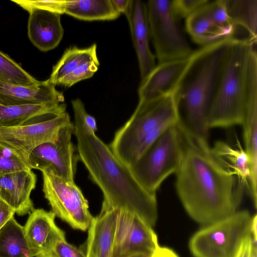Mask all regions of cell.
<instances>
[{"mask_svg":"<svg viewBox=\"0 0 257 257\" xmlns=\"http://www.w3.org/2000/svg\"><path fill=\"white\" fill-rule=\"evenodd\" d=\"M233 42L225 38L194 51L189 67L175 92L178 123L191 136L208 144V119Z\"/></svg>","mask_w":257,"mask_h":257,"instance_id":"obj_3","label":"cell"},{"mask_svg":"<svg viewBox=\"0 0 257 257\" xmlns=\"http://www.w3.org/2000/svg\"><path fill=\"white\" fill-rule=\"evenodd\" d=\"M49 79L34 86H22L0 82V102L10 105H56L64 103V96Z\"/></svg>","mask_w":257,"mask_h":257,"instance_id":"obj_17","label":"cell"},{"mask_svg":"<svg viewBox=\"0 0 257 257\" xmlns=\"http://www.w3.org/2000/svg\"><path fill=\"white\" fill-rule=\"evenodd\" d=\"M83 120L86 125L93 132L97 130L96 121L94 117L89 114L85 110L83 113Z\"/></svg>","mask_w":257,"mask_h":257,"instance_id":"obj_37","label":"cell"},{"mask_svg":"<svg viewBox=\"0 0 257 257\" xmlns=\"http://www.w3.org/2000/svg\"><path fill=\"white\" fill-rule=\"evenodd\" d=\"M26 170H31L27 161L16 151L0 143V177Z\"/></svg>","mask_w":257,"mask_h":257,"instance_id":"obj_28","label":"cell"},{"mask_svg":"<svg viewBox=\"0 0 257 257\" xmlns=\"http://www.w3.org/2000/svg\"><path fill=\"white\" fill-rule=\"evenodd\" d=\"M251 251V238L250 235L243 240L235 257H250Z\"/></svg>","mask_w":257,"mask_h":257,"instance_id":"obj_35","label":"cell"},{"mask_svg":"<svg viewBox=\"0 0 257 257\" xmlns=\"http://www.w3.org/2000/svg\"><path fill=\"white\" fill-rule=\"evenodd\" d=\"M0 257H35L24 226L14 217L0 229Z\"/></svg>","mask_w":257,"mask_h":257,"instance_id":"obj_25","label":"cell"},{"mask_svg":"<svg viewBox=\"0 0 257 257\" xmlns=\"http://www.w3.org/2000/svg\"><path fill=\"white\" fill-rule=\"evenodd\" d=\"M206 6L215 24L227 38H231L233 26L227 12L226 1H209Z\"/></svg>","mask_w":257,"mask_h":257,"instance_id":"obj_29","label":"cell"},{"mask_svg":"<svg viewBox=\"0 0 257 257\" xmlns=\"http://www.w3.org/2000/svg\"><path fill=\"white\" fill-rule=\"evenodd\" d=\"M180 158L175 172V188L186 211L205 226L237 211L242 191L236 177L213 154L209 144L191 136L177 123Z\"/></svg>","mask_w":257,"mask_h":257,"instance_id":"obj_1","label":"cell"},{"mask_svg":"<svg viewBox=\"0 0 257 257\" xmlns=\"http://www.w3.org/2000/svg\"><path fill=\"white\" fill-rule=\"evenodd\" d=\"M0 82L16 85L34 86L40 81L25 70L9 56L0 51Z\"/></svg>","mask_w":257,"mask_h":257,"instance_id":"obj_27","label":"cell"},{"mask_svg":"<svg viewBox=\"0 0 257 257\" xmlns=\"http://www.w3.org/2000/svg\"><path fill=\"white\" fill-rule=\"evenodd\" d=\"M256 45L233 39L208 115L209 128L241 125L257 104Z\"/></svg>","mask_w":257,"mask_h":257,"instance_id":"obj_4","label":"cell"},{"mask_svg":"<svg viewBox=\"0 0 257 257\" xmlns=\"http://www.w3.org/2000/svg\"><path fill=\"white\" fill-rule=\"evenodd\" d=\"M146 6L158 64L189 57L194 51L173 15L171 0H150Z\"/></svg>","mask_w":257,"mask_h":257,"instance_id":"obj_8","label":"cell"},{"mask_svg":"<svg viewBox=\"0 0 257 257\" xmlns=\"http://www.w3.org/2000/svg\"><path fill=\"white\" fill-rule=\"evenodd\" d=\"M225 1L233 26L231 38L256 45L257 1Z\"/></svg>","mask_w":257,"mask_h":257,"instance_id":"obj_20","label":"cell"},{"mask_svg":"<svg viewBox=\"0 0 257 257\" xmlns=\"http://www.w3.org/2000/svg\"><path fill=\"white\" fill-rule=\"evenodd\" d=\"M155 257H178L172 249L161 247L155 253Z\"/></svg>","mask_w":257,"mask_h":257,"instance_id":"obj_38","label":"cell"},{"mask_svg":"<svg viewBox=\"0 0 257 257\" xmlns=\"http://www.w3.org/2000/svg\"><path fill=\"white\" fill-rule=\"evenodd\" d=\"M115 227V208L103 200L88 229L86 257H111Z\"/></svg>","mask_w":257,"mask_h":257,"instance_id":"obj_18","label":"cell"},{"mask_svg":"<svg viewBox=\"0 0 257 257\" xmlns=\"http://www.w3.org/2000/svg\"><path fill=\"white\" fill-rule=\"evenodd\" d=\"M99 65L98 58L93 59L81 65L64 77L58 85L70 87L76 83L91 77L97 71Z\"/></svg>","mask_w":257,"mask_h":257,"instance_id":"obj_30","label":"cell"},{"mask_svg":"<svg viewBox=\"0 0 257 257\" xmlns=\"http://www.w3.org/2000/svg\"><path fill=\"white\" fill-rule=\"evenodd\" d=\"M115 208V227L111 257H127L137 253L155 254L160 246L152 227L138 215Z\"/></svg>","mask_w":257,"mask_h":257,"instance_id":"obj_11","label":"cell"},{"mask_svg":"<svg viewBox=\"0 0 257 257\" xmlns=\"http://www.w3.org/2000/svg\"><path fill=\"white\" fill-rule=\"evenodd\" d=\"M64 34L61 15L35 9L29 13L28 35L32 44L39 50L47 52L59 44Z\"/></svg>","mask_w":257,"mask_h":257,"instance_id":"obj_19","label":"cell"},{"mask_svg":"<svg viewBox=\"0 0 257 257\" xmlns=\"http://www.w3.org/2000/svg\"><path fill=\"white\" fill-rule=\"evenodd\" d=\"M64 103L56 105H10L0 102V128L22 125L52 113L66 111Z\"/></svg>","mask_w":257,"mask_h":257,"instance_id":"obj_21","label":"cell"},{"mask_svg":"<svg viewBox=\"0 0 257 257\" xmlns=\"http://www.w3.org/2000/svg\"><path fill=\"white\" fill-rule=\"evenodd\" d=\"M209 1V0H171L173 15L177 21L182 19H186Z\"/></svg>","mask_w":257,"mask_h":257,"instance_id":"obj_32","label":"cell"},{"mask_svg":"<svg viewBox=\"0 0 257 257\" xmlns=\"http://www.w3.org/2000/svg\"><path fill=\"white\" fill-rule=\"evenodd\" d=\"M116 10L120 14L127 13L131 0H111Z\"/></svg>","mask_w":257,"mask_h":257,"instance_id":"obj_36","label":"cell"},{"mask_svg":"<svg viewBox=\"0 0 257 257\" xmlns=\"http://www.w3.org/2000/svg\"><path fill=\"white\" fill-rule=\"evenodd\" d=\"M37 182L32 170H20L0 177V199L19 216L30 213L35 208L30 198Z\"/></svg>","mask_w":257,"mask_h":257,"instance_id":"obj_16","label":"cell"},{"mask_svg":"<svg viewBox=\"0 0 257 257\" xmlns=\"http://www.w3.org/2000/svg\"><path fill=\"white\" fill-rule=\"evenodd\" d=\"M206 4L186 19V29L193 41L205 46L227 38L215 24L207 9Z\"/></svg>","mask_w":257,"mask_h":257,"instance_id":"obj_24","label":"cell"},{"mask_svg":"<svg viewBox=\"0 0 257 257\" xmlns=\"http://www.w3.org/2000/svg\"><path fill=\"white\" fill-rule=\"evenodd\" d=\"M29 13L35 9L43 10L56 13L61 15L64 14L65 0H12Z\"/></svg>","mask_w":257,"mask_h":257,"instance_id":"obj_31","label":"cell"},{"mask_svg":"<svg viewBox=\"0 0 257 257\" xmlns=\"http://www.w3.org/2000/svg\"><path fill=\"white\" fill-rule=\"evenodd\" d=\"M179 120L175 92L139 100L134 113L115 133L109 146L130 167L168 127Z\"/></svg>","mask_w":257,"mask_h":257,"instance_id":"obj_5","label":"cell"},{"mask_svg":"<svg viewBox=\"0 0 257 257\" xmlns=\"http://www.w3.org/2000/svg\"><path fill=\"white\" fill-rule=\"evenodd\" d=\"M71 104L79 159L91 179L102 191L103 200L115 207L138 215L151 226H154L158 217L156 194L147 191L130 167L86 125L83 102L76 98L71 101Z\"/></svg>","mask_w":257,"mask_h":257,"instance_id":"obj_2","label":"cell"},{"mask_svg":"<svg viewBox=\"0 0 257 257\" xmlns=\"http://www.w3.org/2000/svg\"><path fill=\"white\" fill-rule=\"evenodd\" d=\"M191 55L187 58L157 64L141 80L138 89L139 100L150 99L174 93L189 67Z\"/></svg>","mask_w":257,"mask_h":257,"instance_id":"obj_13","label":"cell"},{"mask_svg":"<svg viewBox=\"0 0 257 257\" xmlns=\"http://www.w3.org/2000/svg\"><path fill=\"white\" fill-rule=\"evenodd\" d=\"M252 218L246 210L236 211L205 226L190 238L195 257H235L243 240L251 235Z\"/></svg>","mask_w":257,"mask_h":257,"instance_id":"obj_6","label":"cell"},{"mask_svg":"<svg viewBox=\"0 0 257 257\" xmlns=\"http://www.w3.org/2000/svg\"><path fill=\"white\" fill-rule=\"evenodd\" d=\"M50 253L53 257H86L85 254L66 239L58 242Z\"/></svg>","mask_w":257,"mask_h":257,"instance_id":"obj_33","label":"cell"},{"mask_svg":"<svg viewBox=\"0 0 257 257\" xmlns=\"http://www.w3.org/2000/svg\"><path fill=\"white\" fill-rule=\"evenodd\" d=\"M71 122L70 117L66 111L52 113L22 125L1 127L0 143L16 151L27 161L35 148L43 143L55 141L61 128Z\"/></svg>","mask_w":257,"mask_h":257,"instance_id":"obj_12","label":"cell"},{"mask_svg":"<svg viewBox=\"0 0 257 257\" xmlns=\"http://www.w3.org/2000/svg\"><path fill=\"white\" fill-rule=\"evenodd\" d=\"M72 122L63 126L55 141L43 143L29 154L27 162L32 170L46 171L69 182H74L79 156L72 141Z\"/></svg>","mask_w":257,"mask_h":257,"instance_id":"obj_10","label":"cell"},{"mask_svg":"<svg viewBox=\"0 0 257 257\" xmlns=\"http://www.w3.org/2000/svg\"><path fill=\"white\" fill-rule=\"evenodd\" d=\"M180 158V135L176 123L168 127L130 168L140 184L156 194L162 182L175 173Z\"/></svg>","mask_w":257,"mask_h":257,"instance_id":"obj_7","label":"cell"},{"mask_svg":"<svg viewBox=\"0 0 257 257\" xmlns=\"http://www.w3.org/2000/svg\"><path fill=\"white\" fill-rule=\"evenodd\" d=\"M96 50V44L85 48L71 46L66 49L61 58L53 66L49 78L50 81L55 86L58 85L64 77L83 64L97 58Z\"/></svg>","mask_w":257,"mask_h":257,"instance_id":"obj_26","label":"cell"},{"mask_svg":"<svg viewBox=\"0 0 257 257\" xmlns=\"http://www.w3.org/2000/svg\"><path fill=\"white\" fill-rule=\"evenodd\" d=\"M35 257H53L50 253L38 254Z\"/></svg>","mask_w":257,"mask_h":257,"instance_id":"obj_40","label":"cell"},{"mask_svg":"<svg viewBox=\"0 0 257 257\" xmlns=\"http://www.w3.org/2000/svg\"><path fill=\"white\" fill-rule=\"evenodd\" d=\"M64 14L87 21L113 20L120 14L111 0H65Z\"/></svg>","mask_w":257,"mask_h":257,"instance_id":"obj_23","label":"cell"},{"mask_svg":"<svg viewBox=\"0 0 257 257\" xmlns=\"http://www.w3.org/2000/svg\"><path fill=\"white\" fill-rule=\"evenodd\" d=\"M127 257H155V254L154 255H149L144 253H137Z\"/></svg>","mask_w":257,"mask_h":257,"instance_id":"obj_39","label":"cell"},{"mask_svg":"<svg viewBox=\"0 0 257 257\" xmlns=\"http://www.w3.org/2000/svg\"><path fill=\"white\" fill-rule=\"evenodd\" d=\"M15 213L14 210L0 199V229L14 217Z\"/></svg>","mask_w":257,"mask_h":257,"instance_id":"obj_34","label":"cell"},{"mask_svg":"<svg viewBox=\"0 0 257 257\" xmlns=\"http://www.w3.org/2000/svg\"><path fill=\"white\" fill-rule=\"evenodd\" d=\"M211 149L223 165L237 178L239 188L242 191L246 185L248 189L251 178L250 165L244 149L240 145L238 149H234L221 141L216 142Z\"/></svg>","mask_w":257,"mask_h":257,"instance_id":"obj_22","label":"cell"},{"mask_svg":"<svg viewBox=\"0 0 257 257\" xmlns=\"http://www.w3.org/2000/svg\"><path fill=\"white\" fill-rule=\"evenodd\" d=\"M127 19L133 45L137 54L141 80L156 67V58L152 52L146 3L142 0H131L125 15Z\"/></svg>","mask_w":257,"mask_h":257,"instance_id":"obj_14","label":"cell"},{"mask_svg":"<svg viewBox=\"0 0 257 257\" xmlns=\"http://www.w3.org/2000/svg\"><path fill=\"white\" fill-rule=\"evenodd\" d=\"M41 172L44 196L55 216L74 229H88L94 217L79 187L75 182H67L50 172Z\"/></svg>","mask_w":257,"mask_h":257,"instance_id":"obj_9","label":"cell"},{"mask_svg":"<svg viewBox=\"0 0 257 257\" xmlns=\"http://www.w3.org/2000/svg\"><path fill=\"white\" fill-rule=\"evenodd\" d=\"M55 215L43 209H34L24 226L29 244L35 256L51 252L56 243L65 240V232L55 222Z\"/></svg>","mask_w":257,"mask_h":257,"instance_id":"obj_15","label":"cell"}]
</instances>
